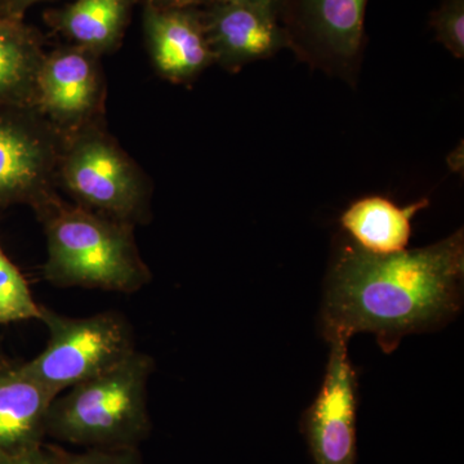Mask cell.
I'll use <instances>...</instances> for the list:
<instances>
[{"label": "cell", "mask_w": 464, "mask_h": 464, "mask_svg": "<svg viewBox=\"0 0 464 464\" xmlns=\"http://www.w3.org/2000/svg\"><path fill=\"white\" fill-rule=\"evenodd\" d=\"M42 36L24 18L0 14V105L35 106Z\"/></svg>", "instance_id": "13"}, {"label": "cell", "mask_w": 464, "mask_h": 464, "mask_svg": "<svg viewBox=\"0 0 464 464\" xmlns=\"http://www.w3.org/2000/svg\"><path fill=\"white\" fill-rule=\"evenodd\" d=\"M436 38L453 56L464 57V0H444L431 21Z\"/></svg>", "instance_id": "17"}, {"label": "cell", "mask_w": 464, "mask_h": 464, "mask_svg": "<svg viewBox=\"0 0 464 464\" xmlns=\"http://www.w3.org/2000/svg\"><path fill=\"white\" fill-rule=\"evenodd\" d=\"M42 304L34 298L25 277L0 246V325L39 322Z\"/></svg>", "instance_id": "16"}, {"label": "cell", "mask_w": 464, "mask_h": 464, "mask_svg": "<svg viewBox=\"0 0 464 464\" xmlns=\"http://www.w3.org/2000/svg\"><path fill=\"white\" fill-rule=\"evenodd\" d=\"M57 188L76 206L134 228L152 217L151 179L110 134L105 121L65 134Z\"/></svg>", "instance_id": "4"}, {"label": "cell", "mask_w": 464, "mask_h": 464, "mask_svg": "<svg viewBox=\"0 0 464 464\" xmlns=\"http://www.w3.org/2000/svg\"><path fill=\"white\" fill-rule=\"evenodd\" d=\"M136 0H72L47 14V21L69 44L102 57L118 50Z\"/></svg>", "instance_id": "12"}, {"label": "cell", "mask_w": 464, "mask_h": 464, "mask_svg": "<svg viewBox=\"0 0 464 464\" xmlns=\"http://www.w3.org/2000/svg\"><path fill=\"white\" fill-rule=\"evenodd\" d=\"M54 398L20 362L0 373V454L44 444L45 418Z\"/></svg>", "instance_id": "11"}, {"label": "cell", "mask_w": 464, "mask_h": 464, "mask_svg": "<svg viewBox=\"0 0 464 464\" xmlns=\"http://www.w3.org/2000/svg\"><path fill=\"white\" fill-rule=\"evenodd\" d=\"M155 362L137 350L111 371L54 398L45 438L84 449L140 448L152 430L149 383Z\"/></svg>", "instance_id": "3"}, {"label": "cell", "mask_w": 464, "mask_h": 464, "mask_svg": "<svg viewBox=\"0 0 464 464\" xmlns=\"http://www.w3.org/2000/svg\"><path fill=\"white\" fill-rule=\"evenodd\" d=\"M47 448L56 464H143L140 448L84 449L83 451H70L56 445Z\"/></svg>", "instance_id": "18"}, {"label": "cell", "mask_w": 464, "mask_h": 464, "mask_svg": "<svg viewBox=\"0 0 464 464\" xmlns=\"http://www.w3.org/2000/svg\"><path fill=\"white\" fill-rule=\"evenodd\" d=\"M231 2L246 3V5H261V7H267L276 11L277 5L280 0H231Z\"/></svg>", "instance_id": "22"}, {"label": "cell", "mask_w": 464, "mask_h": 464, "mask_svg": "<svg viewBox=\"0 0 464 464\" xmlns=\"http://www.w3.org/2000/svg\"><path fill=\"white\" fill-rule=\"evenodd\" d=\"M14 364V362H11V360L8 359L7 356H5V353H3L2 348H0V373H3V372L7 371L9 366Z\"/></svg>", "instance_id": "23"}, {"label": "cell", "mask_w": 464, "mask_h": 464, "mask_svg": "<svg viewBox=\"0 0 464 464\" xmlns=\"http://www.w3.org/2000/svg\"><path fill=\"white\" fill-rule=\"evenodd\" d=\"M422 200L400 208L380 197L364 198L348 208L341 217L342 227L360 248L375 255H391L406 249L411 239V221L427 207Z\"/></svg>", "instance_id": "14"}, {"label": "cell", "mask_w": 464, "mask_h": 464, "mask_svg": "<svg viewBox=\"0 0 464 464\" xmlns=\"http://www.w3.org/2000/svg\"><path fill=\"white\" fill-rule=\"evenodd\" d=\"M5 0H0V9H2L3 5H5Z\"/></svg>", "instance_id": "24"}, {"label": "cell", "mask_w": 464, "mask_h": 464, "mask_svg": "<svg viewBox=\"0 0 464 464\" xmlns=\"http://www.w3.org/2000/svg\"><path fill=\"white\" fill-rule=\"evenodd\" d=\"M106 78L101 56L78 45L47 52L39 70L35 108L70 134L105 121Z\"/></svg>", "instance_id": "7"}, {"label": "cell", "mask_w": 464, "mask_h": 464, "mask_svg": "<svg viewBox=\"0 0 464 464\" xmlns=\"http://www.w3.org/2000/svg\"><path fill=\"white\" fill-rule=\"evenodd\" d=\"M218 0H136L143 8L155 9H201Z\"/></svg>", "instance_id": "20"}, {"label": "cell", "mask_w": 464, "mask_h": 464, "mask_svg": "<svg viewBox=\"0 0 464 464\" xmlns=\"http://www.w3.org/2000/svg\"><path fill=\"white\" fill-rule=\"evenodd\" d=\"M200 14L215 63L232 72L288 44V34L277 24L275 9L218 0Z\"/></svg>", "instance_id": "9"}, {"label": "cell", "mask_w": 464, "mask_h": 464, "mask_svg": "<svg viewBox=\"0 0 464 464\" xmlns=\"http://www.w3.org/2000/svg\"><path fill=\"white\" fill-rule=\"evenodd\" d=\"M0 464H56L47 445L0 454Z\"/></svg>", "instance_id": "19"}, {"label": "cell", "mask_w": 464, "mask_h": 464, "mask_svg": "<svg viewBox=\"0 0 464 464\" xmlns=\"http://www.w3.org/2000/svg\"><path fill=\"white\" fill-rule=\"evenodd\" d=\"M39 322L48 329L47 346L20 366L54 396L111 371L137 351L132 325L116 311L72 317L42 304Z\"/></svg>", "instance_id": "5"}, {"label": "cell", "mask_w": 464, "mask_h": 464, "mask_svg": "<svg viewBox=\"0 0 464 464\" xmlns=\"http://www.w3.org/2000/svg\"><path fill=\"white\" fill-rule=\"evenodd\" d=\"M42 2H50V0H5V5L0 9V14L2 16L24 18L26 12L33 5Z\"/></svg>", "instance_id": "21"}, {"label": "cell", "mask_w": 464, "mask_h": 464, "mask_svg": "<svg viewBox=\"0 0 464 464\" xmlns=\"http://www.w3.org/2000/svg\"><path fill=\"white\" fill-rule=\"evenodd\" d=\"M65 134L35 106L0 105V213L36 208L58 192Z\"/></svg>", "instance_id": "6"}, {"label": "cell", "mask_w": 464, "mask_h": 464, "mask_svg": "<svg viewBox=\"0 0 464 464\" xmlns=\"http://www.w3.org/2000/svg\"><path fill=\"white\" fill-rule=\"evenodd\" d=\"M331 353L322 389L302 417L301 430L315 464H356V372L348 340L329 338Z\"/></svg>", "instance_id": "8"}, {"label": "cell", "mask_w": 464, "mask_h": 464, "mask_svg": "<svg viewBox=\"0 0 464 464\" xmlns=\"http://www.w3.org/2000/svg\"><path fill=\"white\" fill-rule=\"evenodd\" d=\"M43 226L47 259L43 279L58 288L139 292L151 282L133 226L97 215L58 192L34 208Z\"/></svg>", "instance_id": "2"}, {"label": "cell", "mask_w": 464, "mask_h": 464, "mask_svg": "<svg viewBox=\"0 0 464 464\" xmlns=\"http://www.w3.org/2000/svg\"><path fill=\"white\" fill-rule=\"evenodd\" d=\"M463 275V230L426 248L391 255L347 244L326 280L324 334L350 341L372 333L384 353H392L404 335L456 315Z\"/></svg>", "instance_id": "1"}, {"label": "cell", "mask_w": 464, "mask_h": 464, "mask_svg": "<svg viewBox=\"0 0 464 464\" xmlns=\"http://www.w3.org/2000/svg\"><path fill=\"white\" fill-rule=\"evenodd\" d=\"M365 5L366 0H301L299 23L316 47L347 60L362 45Z\"/></svg>", "instance_id": "15"}, {"label": "cell", "mask_w": 464, "mask_h": 464, "mask_svg": "<svg viewBox=\"0 0 464 464\" xmlns=\"http://www.w3.org/2000/svg\"><path fill=\"white\" fill-rule=\"evenodd\" d=\"M143 30L155 72L172 83H188L215 63L200 9L143 8Z\"/></svg>", "instance_id": "10"}]
</instances>
